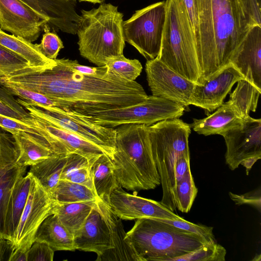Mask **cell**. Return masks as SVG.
<instances>
[{
	"instance_id": "cell-24",
	"label": "cell",
	"mask_w": 261,
	"mask_h": 261,
	"mask_svg": "<svg viewBox=\"0 0 261 261\" xmlns=\"http://www.w3.org/2000/svg\"><path fill=\"white\" fill-rule=\"evenodd\" d=\"M191 128L198 134L208 136L222 135L227 130L240 124L243 119L228 101L223 103L211 114L200 119H194Z\"/></svg>"
},
{
	"instance_id": "cell-17",
	"label": "cell",
	"mask_w": 261,
	"mask_h": 261,
	"mask_svg": "<svg viewBox=\"0 0 261 261\" xmlns=\"http://www.w3.org/2000/svg\"><path fill=\"white\" fill-rule=\"evenodd\" d=\"M43 132L54 153H76L85 156L90 166L106 152L96 145L74 134L31 116L22 120Z\"/></svg>"
},
{
	"instance_id": "cell-34",
	"label": "cell",
	"mask_w": 261,
	"mask_h": 261,
	"mask_svg": "<svg viewBox=\"0 0 261 261\" xmlns=\"http://www.w3.org/2000/svg\"><path fill=\"white\" fill-rule=\"evenodd\" d=\"M105 66L117 76L129 82L135 81L142 70V66L139 60L127 59L123 55L108 59Z\"/></svg>"
},
{
	"instance_id": "cell-7",
	"label": "cell",
	"mask_w": 261,
	"mask_h": 261,
	"mask_svg": "<svg viewBox=\"0 0 261 261\" xmlns=\"http://www.w3.org/2000/svg\"><path fill=\"white\" fill-rule=\"evenodd\" d=\"M190 124L179 118L163 120L148 125L153 158L161 179L163 195L160 201L166 207L176 211V184L174 169L176 160L190 154Z\"/></svg>"
},
{
	"instance_id": "cell-1",
	"label": "cell",
	"mask_w": 261,
	"mask_h": 261,
	"mask_svg": "<svg viewBox=\"0 0 261 261\" xmlns=\"http://www.w3.org/2000/svg\"><path fill=\"white\" fill-rule=\"evenodd\" d=\"M55 61L51 68L38 71L29 67L1 77L0 82L45 95L57 107L77 115L132 106L148 96L140 84L117 76L106 66L90 67L65 59Z\"/></svg>"
},
{
	"instance_id": "cell-14",
	"label": "cell",
	"mask_w": 261,
	"mask_h": 261,
	"mask_svg": "<svg viewBox=\"0 0 261 261\" xmlns=\"http://www.w3.org/2000/svg\"><path fill=\"white\" fill-rule=\"evenodd\" d=\"M48 21L20 0H0V30L33 42Z\"/></svg>"
},
{
	"instance_id": "cell-13",
	"label": "cell",
	"mask_w": 261,
	"mask_h": 261,
	"mask_svg": "<svg viewBox=\"0 0 261 261\" xmlns=\"http://www.w3.org/2000/svg\"><path fill=\"white\" fill-rule=\"evenodd\" d=\"M145 71L152 95L177 103L186 110L191 105L195 83L170 69L157 58L147 61Z\"/></svg>"
},
{
	"instance_id": "cell-23",
	"label": "cell",
	"mask_w": 261,
	"mask_h": 261,
	"mask_svg": "<svg viewBox=\"0 0 261 261\" xmlns=\"http://www.w3.org/2000/svg\"><path fill=\"white\" fill-rule=\"evenodd\" d=\"M102 204L110 224L113 247L97 256V261H141L133 246L125 239L126 232L121 219L113 212L109 204Z\"/></svg>"
},
{
	"instance_id": "cell-25",
	"label": "cell",
	"mask_w": 261,
	"mask_h": 261,
	"mask_svg": "<svg viewBox=\"0 0 261 261\" xmlns=\"http://www.w3.org/2000/svg\"><path fill=\"white\" fill-rule=\"evenodd\" d=\"M32 174L29 172L15 184L8 204L5 219L4 238L15 240L20 219L28 197Z\"/></svg>"
},
{
	"instance_id": "cell-27",
	"label": "cell",
	"mask_w": 261,
	"mask_h": 261,
	"mask_svg": "<svg viewBox=\"0 0 261 261\" xmlns=\"http://www.w3.org/2000/svg\"><path fill=\"white\" fill-rule=\"evenodd\" d=\"M35 241L48 244L55 251H74V236L60 222L57 216L51 214L48 216L38 228Z\"/></svg>"
},
{
	"instance_id": "cell-38",
	"label": "cell",
	"mask_w": 261,
	"mask_h": 261,
	"mask_svg": "<svg viewBox=\"0 0 261 261\" xmlns=\"http://www.w3.org/2000/svg\"><path fill=\"white\" fill-rule=\"evenodd\" d=\"M29 67H31L27 60L0 46V78L9 77Z\"/></svg>"
},
{
	"instance_id": "cell-40",
	"label": "cell",
	"mask_w": 261,
	"mask_h": 261,
	"mask_svg": "<svg viewBox=\"0 0 261 261\" xmlns=\"http://www.w3.org/2000/svg\"><path fill=\"white\" fill-rule=\"evenodd\" d=\"M40 44H36L40 52L46 58L55 60L59 51L64 47L62 41L56 33L45 30Z\"/></svg>"
},
{
	"instance_id": "cell-20",
	"label": "cell",
	"mask_w": 261,
	"mask_h": 261,
	"mask_svg": "<svg viewBox=\"0 0 261 261\" xmlns=\"http://www.w3.org/2000/svg\"><path fill=\"white\" fill-rule=\"evenodd\" d=\"M231 64L261 91V25L251 26L233 55Z\"/></svg>"
},
{
	"instance_id": "cell-18",
	"label": "cell",
	"mask_w": 261,
	"mask_h": 261,
	"mask_svg": "<svg viewBox=\"0 0 261 261\" xmlns=\"http://www.w3.org/2000/svg\"><path fill=\"white\" fill-rule=\"evenodd\" d=\"M75 249L101 255L113 247L110 224L103 210L102 200L98 199L82 228L74 236Z\"/></svg>"
},
{
	"instance_id": "cell-22",
	"label": "cell",
	"mask_w": 261,
	"mask_h": 261,
	"mask_svg": "<svg viewBox=\"0 0 261 261\" xmlns=\"http://www.w3.org/2000/svg\"><path fill=\"white\" fill-rule=\"evenodd\" d=\"M6 131L11 134L18 152L17 163L20 165H34L54 153L50 144L43 137L18 129Z\"/></svg>"
},
{
	"instance_id": "cell-11",
	"label": "cell",
	"mask_w": 261,
	"mask_h": 261,
	"mask_svg": "<svg viewBox=\"0 0 261 261\" xmlns=\"http://www.w3.org/2000/svg\"><path fill=\"white\" fill-rule=\"evenodd\" d=\"M221 136L226 146V164L231 170L242 165L248 175L254 164L261 159V119L248 116L240 124Z\"/></svg>"
},
{
	"instance_id": "cell-9",
	"label": "cell",
	"mask_w": 261,
	"mask_h": 261,
	"mask_svg": "<svg viewBox=\"0 0 261 261\" xmlns=\"http://www.w3.org/2000/svg\"><path fill=\"white\" fill-rule=\"evenodd\" d=\"M32 117L74 134L102 148L112 159L115 152L116 130L98 125L70 111L17 99Z\"/></svg>"
},
{
	"instance_id": "cell-35",
	"label": "cell",
	"mask_w": 261,
	"mask_h": 261,
	"mask_svg": "<svg viewBox=\"0 0 261 261\" xmlns=\"http://www.w3.org/2000/svg\"><path fill=\"white\" fill-rule=\"evenodd\" d=\"M197 192L198 189L195 184L190 169L186 172L182 179L176 184L177 209L182 213L189 212Z\"/></svg>"
},
{
	"instance_id": "cell-46",
	"label": "cell",
	"mask_w": 261,
	"mask_h": 261,
	"mask_svg": "<svg viewBox=\"0 0 261 261\" xmlns=\"http://www.w3.org/2000/svg\"><path fill=\"white\" fill-rule=\"evenodd\" d=\"M190 170V154L180 156L176 161L174 174L176 184L179 182L186 172Z\"/></svg>"
},
{
	"instance_id": "cell-28",
	"label": "cell",
	"mask_w": 261,
	"mask_h": 261,
	"mask_svg": "<svg viewBox=\"0 0 261 261\" xmlns=\"http://www.w3.org/2000/svg\"><path fill=\"white\" fill-rule=\"evenodd\" d=\"M90 175L98 198L110 204L113 191L119 186L112 159L103 153L98 156L90 167Z\"/></svg>"
},
{
	"instance_id": "cell-8",
	"label": "cell",
	"mask_w": 261,
	"mask_h": 261,
	"mask_svg": "<svg viewBox=\"0 0 261 261\" xmlns=\"http://www.w3.org/2000/svg\"><path fill=\"white\" fill-rule=\"evenodd\" d=\"M185 110L177 103L152 95L144 102L132 106L85 115L75 114L95 124L114 128L125 124L150 125L163 120L179 118Z\"/></svg>"
},
{
	"instance_id": "cell-37",
	"label": "cell",
	"mask_w": 261,
	"mask_h": 261,
	"mask_svg": "<svg viewBox=\"0 0 261 261\" xmlns=\"http://www.w3.org/2000/svg\"><path fill=\"white\" fill-rule=\"evenodd\" d=\"M0 115L8 118L23 120L31 116L13 95L0 84Z\"/></svg>"
},
{
	"instance_id": "cell-43",
	"label": "cell",
	"mask_w": 261,
	"mask_h": 261,
	"mask_svg": "<svg viewBox=\"0 0 261 261\" xmlns=\"http://www.w3.org/2000/svg\"><path fill=\"white\" fill-rule=\"evenodd\" d=\"M229 195L236 205H250L255 207L259 213L260 212L261 191L260 187L253 191L241 195L229 192Z\"/></svg>"
},
{
	"instance_id": "cell-39",
	"label": "cell",
	"mask_w": 261,
	"mask_h": 261,
	"mask_svg": "<svg viewBox=\"0 0 261 261\" xmlns=\"http://www.w3.org/2000/svg\"><path fill=\"white\" fill-rule=\"evenodd\" d=\"M168 223L177 228L196 234L206 240L208 243L216 242L213 233V227L202 224H195L185 220L153 219Z\"/></svg>"
},
{
	"instance_id": "cell-31",
	"label": "cell",
	"mask_w": 261,
	"mask_h": 261,
	"mask_svg": "<svg viewBox=\"0 0 261 261\" xmlns=\"http://www.w3.org/2000/svg\"><path fill=\"white\" fill-rule=\"evenodd\" d=\"M235 89L230 94L228 101L240 116L244 119L250 111L255 112L261 91L245 79L237 82Z\"/></svg>"
},
{
	"instance_id": "cell-33",
	"label": "cell",
	"mask_w": 261,
	"mask_h": 261,
	"mask_svg": "<svg viewBox=\"0 0 261 261\" xmlns=\"http://www.w3.org/2000/svg\"><path fill=\"white\" fill-rule=\"evenodd\" d=\"M89 161L85 156L76 153H70L68 155L60 179L85 185L94 191Z\"/></svg>"
},
{
	"instance_id": "cell-19",
	"label": "cell",
	"mask_w": 261,
	"mask_h": 261,
	"mask_svg": "<svg viewBox=\"0 0 261 261\" xmlns=\"http://www.w3.org/2000/svg\"><path fill=\"white\" fill-rule=\"evenodd\" d=\"M18 155L12 137L0 133V239L4 238L5 215L12 189L27 171L26 166L17 163Z\"/></svg>"
},
{
	"instance_id": "cell-29",
	"label": "cell",
	"mask_w": 261,
	"mask_h": 261,
	"mask_svg": "<svg viewBox=\"0 0 261 261\" xmlns=\"http://www.w3.org/2000/svg\"><path fill=\"white\" fill-rule=\"evenodd\" d=\"M69 153H54L42 161L31 166L29 172L42 187L50 193L60 180Z\"/></svg>"
},
{
	"instance_id": "cell-45",
	"label": "cell",
	"mask_w": 261,
	"mask_h": 261,
	"mask_svg": "<svg viewBox=\"0 0 261 261\" xmlns=\"http://www.w3.org/2000/svg\"><path fill=\"white\" fill-rule=\"evenodd\" d=\"M243 2L254 24L261 25V0H243Z\"/></svg>"
},
{
	"instance_id": "cell-49",
	"label": "cell",
	"mask_w": 261,
	"mask_h": 261,
	"mask_svg": "<svg viewBox=\"0 0 261 261\" xmlns=\"http://www.w3.org/2000/svg\"><path fill=\"white\" fill-rule=\"evenodd\" d=\"M81 2H88L92 3H100L102 2L104 0H79Z\"/></svg>"
},
{
	"instance_id": "cell-48",
	"label": "cell",
	"mask_w": 261,
	"mask_h": 261,
	"mask_svg": "<svg viewBox=\"0 0 261 261\" xmlns=\"http://www.w3.org/2000/svg\"><path fill=\"white\" fill-rule=\"evenodd\" d=\"M28 252L19 249H15L10 261H28Z\"/></svg>"
},
{
	"instance_id": "cell-26",
	"label": "cell",
	"mask_w": 261,
	"mask_h": 261,
	"mask_svg": "<svg viewBox=\"0 0 261 261\" xmlns=\"http://www.w3.org/2000/svg\"><path fill=\"white\" fill-rule=\"evenodd\" d=\"M0 46L21 57L29 66L39 71L51 68L56 64L55 60L47 59L38 50L36 44L0 30Z\"/></svg>"
},
{
	"instance_id": "cell-36",
	"label": "cell",
	"mask_w": 261,
	"mask_h": 261,
	"mask_svg": "<svg viewBox=\"0 0 261 261\" xmlns=\"http://www.w3.org/2000/svg\"><path fill=\"white\" fill-rule=\"evenodd\" d=\"M226 250L217 243L205 244L189 253L178 256L172 261H225Z\"/></svg>"
},
{
	"instance_id": "cell-21",
	"label": "cell",
	"mask_w": 261,
	"mask_h": 261,
	"mask_svg": "<svg viewBox=\"0 0 261 261\" xmlns=\"http://www.w3.org/2000/svg\"><path fill=\"white\" fill-rule=\"evenodd\" d=\"M45 17L56 30L76 34L81 16L76 12V0H20Z\"/></svg>"
},
{
	"instance_id": "cell-15",
	"label": "cell",
	"mask_w": 261,
	"mask_h": 261,
	"mask_svg": "<svg viewBox=\"0 0 261 261\" xmlns=\"http://www.w3.org/2000/svg\"><path fill=\"white\" fill-rule=\"evenodd\" d=\"M242 79H245L242 74L229 63L201 84H195L191 105L204 109L208 115L224 103L233 85Z\"/></svg>"
},
{
	"instance_id": "cell-10",
	"label": "cell",
	"mask_w": 261,
	"mask_h": 261,
	"mask_svg": "<svg viewBox=\"0 0 261 261\" xmlns=\"http://www.w3.org/2000/svg\"><path fill=\"white\" fill-rule=\"evenodd\" d=\"M166 14V1H162L137 11L123 21L125 42L147 60L157 58L160 52Z\"/></svg>"
},
{
	"instance_id": "cell-16",
	"label": "cell",
	"mask_w": 261,
	"mask_h": 261,
	"mask_svg": "<svg viewBox=\"0 0 261 261\" xmlns=\"http://www.w3.org/2000/svg\"><path fill=\"white\" fill-rule=\"evenodd\" d=\"M110 205L121 220L142 218L179 220L182 218L166 207L160 201L125 192L119 186L112 193Z\"/></svg>"
},
{
	"instance_id": "cell-41",
	"label": "cell",
	"mask_w": 261,
	"mask_h": 261,
	"mask_svg": "<svg viewBox=\"0 0 261 261\" xmlns=\"http://www.w3.org/2000/svg\"><path fill=\"white\" fill-rule=\"evenodd\" d=\"M55 251L46 243L35 241L28 252V261H53Z\"/></svg>"
},
{
	"instance_id": "cell-30",
	"label": "cell",
	"mask_w": 261,
	"mask_h": 261,
	"mask_svg": "<svg viewBox=\"0 0 261 261\" xmlns=\"http://www.w3.org/2000/svg\"><path fill=\"white\" fill-rule=\"evenodd\" d=\"M96 201L59 203L54 213L63 226L74 236L83 225Z\"/></svg>"
},
{
	"instance_id": "cell-5",
	"label": "cell",
	"mask_w": 261,
	"mask_h": 261,
	"mask_svg": "<svg viewBox=\"0 0 261 261\" xmlns=\"http://www.w3.org/2000/svg\"><path fill=\"white\" fill-rule=\"evenodd\" d=\"M125 239L141 261H172L209 244L196 234L149 218L137 219Z\"/></svg>"
},
{
	"instance_id": "cell-32",
	"label": "cell",
	"mask_w": 261,
	"mask_h": 261,
	"mask_svg": "<svg viewBox=\"0 0 261 261\" xmlns=\"http://www.w3.org/2000/svg\"><path fill=\"white\" fill-rule=\"evenodd\" d=\"M59 203H70L99 199L88 187L65 179H60L50 193Z\"/></svg>"
},
{
	"instance_id": "cell-42",
	"label": "cell",
	"mask_w": 261,
	"mask_h": 261,
	"mask_svg": "<svg viewBox=\"0 0 261 261\" xmlns=\"http://www.w3.org/2000/svg\"><path fill=\"white\" fill-rule=\"evenodd\" d=\"M182 1L185 6L191 29L194 37L197 52L200 39L198 0H182Z\"/></svg>"
},
{
	"instance_id": "cell-47",
	"label": "cell",
	"mask_w": 261,
	"mask_h": 261,
	"mask_svg": "<svg viewBox=\"0 0 261 261\" xmlns=\"http://www.w3.org/2000/svg\"><path fill=\"white\" fill-rule=\"evenodd\" d=\"M14 250L11 241L4 238L0 239V261H10Z\"/></svg>"
},
{
	"instance_id": "cell-44",
	"label": "cell",
	"mask_w": 261,
	"mask_h": 261,
	"mask_svg": "<svg viewBox=\"0 0 261 261\" xmlns=\"http://www.w3.org/2000/svg\"><path fill=\"white\" fill-rule=\"evenodd\" d=\"M0 127L6 131L8 129H18L35 136L43 137L37 128L30 125L23 121L11 119L2 115H0Z\"/></svg>"
},
{
	"instance_id": "cell-4",
	"label": "cell",
	"mask_w": 261,
	"mask_h": 261,
	"mask_svg": "<svg viewBox=\"0 0 261 261\" xmlns=\"http://www.w3.org/2000/svg\"><path fill=\"white\" fill-rule=\"evenodd\" d=\"M81 12L76 32L80 55L98 67L105 66L108 59L123 55V14L117 7L102 4L97 8Z\"/></svg>"
},
{
	"instance_id": "cell-3",
	"label": "cell",
	"mask_w": 261,
	"mask_h": 261,
	"mask_svg": "<svg viewBox=\"0 0 261 261\" xmlns=\"http://www.w3.org/2000/svg\"><path fill=\"white\" fill-rule=\"evenodd\" d=\"M112 159L120 186L137 193L155 189L160 176L153 158L148 125L125 124L117 126Z\"/></svg>"
},
{
	"instance_id": "cell-12",
	"label": "cell",
	"mask_w": 261,
	"mask_h": 261,
	"mask_svg": "<svg viewBox=\"0 0 261 261\" xmlns=\"http://www.w3.org/2000/svg\"><path fill=\"white\" fill-rule=\"evenodd\" d=\"M58 202L32 175L29 193L20 219L13 245L15 249L28 251L35 242L43 221L53 214Z\"/></svg>"
},
{
	"instance_id": "cell-2",
	"label": "cell",
	"mask_w": 261,
	"mask_h": 261,
	"mask_svg": "<svg viewBox=\"0 0 261 261\" xmlns=\"http://www.w3.org/2000/svg\"><path fill=\"white\" fill-rule=\"evenodd\" d=\"M201 83L229 63L254 24L243 0H198Z\"/></svg>"
},
{
	"instance_id": "cell-6",
	"label": "cell",
	"mask_w": 261,
	"mask_h": 261,
	"mask_svg": "<svg viewBox=\"0 0 261 261\" xmlns=\"http://www.w3.org/2000/svg\"><path fill=\"white\" fill-rule=\"evenodd\" d=\"M166 19L157 58L185 78L200 84L195 39L182 0H166Z\"/></svg>"
}]
</instances>
